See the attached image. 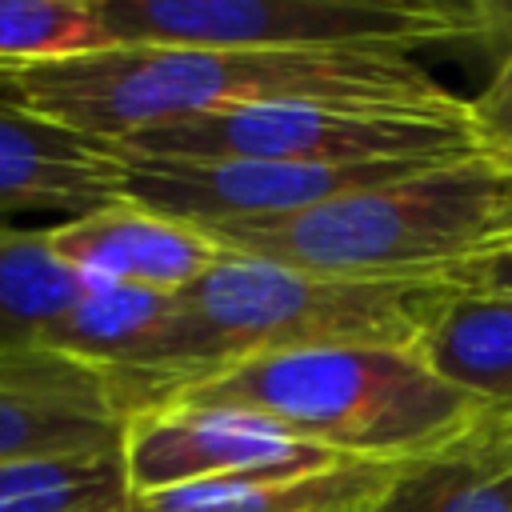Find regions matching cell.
<instances>
[{
  "mask_svg": "<svg viewBox=\"0 0 512 512\" xmlns=\"http://www.w3.org/2000/svg\"><path fill=\"white\" fill-rule=\"evenodd\" d=\"M504 244H512V180H508V236H504ZM500 244V248H504Z\"/></svg>",
  "mask_w": 512,
  "mask_h": 512,
  "instance_id": "21",
  "label": "cell"
},
{
  "mask_svg": "<svg viewBox=\"0 0 512 512\" xmlns=\"http://www.w3.org/2000/svg\"><path fill=\"white\" fill-rule=\"evenodd\" d=\"M468 16H472L468 40L496 52V60L512 56V0H476L468 4Z\"/></svg>",
  "mask_w": 512,
  "mask_h": 512,
  "instance_id": "20",
  "label": "cell"
},
{
  "mask_svg": "<svg viewBox=\"0 0 512 512\" xmlns=\"http://www.w3.org/2000/svg\"><path fill=\"white\" fill-rule=\"evenodd\" d=\"M120 460L132 496H152L192 480L288 476L352 464L248 408L152 400L120 424Z\"/></svg>",
  "mask_w": 512,
  "mask_h": 512,
  "instance_id": "7",
  "label": "cell"
},
{
  "mask_svg": "<svg viewBox=\"0 0 512 512\" xmlns=\"http://www.w3.org/2000/svg\"><path fill=\"white\" fill-rule=\"evenodd\" d=\"M112 44L404 52L472 36L468 4L444 0H92Z\"/></svg>",
  "mask_w": 512,
  "mask_h": 512,
  "instance_id": "5",
  "label": "cell"
},
{
  "mask_svg": "<svg viewBox=\"0 0 512 512\" xmlns=\"http://www.w3.org/2000/svg\"><path fill=\"white\" fill-rule=\"evenodd\" d=\"M228 256L364 280H452L508 236V176L460 160L312 208L204 228Z\"/></svg>",
  "mask_w": 512,
  "mask_h": 512,
  "instance_id": "3",
  "label": "cell"
},
{
  "mask_svg": "<svg viewBox=\"0 0 512 512\" xmlns=\"http://www.w3.org/2000/svg\"><path fill=\"white\" fill-rule=\"evenodd\" d=\"M112 48L92 0H0V76Z\"/></svg>",
  "mask_w": 512,
  "mask_h": 512,
  "instance_id": "17",
  "label": "cell"
},
{
  "mask_svg": "<svg viewBox=\"0 0 512 512\" xmlns=\"http://www.w3.org/2000/svg\"><path fill=\"white\" fill-rule=\"evenodd\" d=\"M160 400L248 408L352 464L436 456L472 436L492 412L480 396L444 380L420 348L388 344L240 356Z\"/></svg>",
  "mask_w": 512,
  "mask_h": 512,
  "instance_id": "2",
  "label": "cell"
},
{
  "mask_svg": "<svg viewBox=\"0 0 512 512\" xmlns=\"http://www.w3.org/2000/svg\"><path fill=\"white\" fill-rule=\"evenodd\" d=\"M88 276L72 272L44 228L0 224V360L40 352L48 328L84 296Z\"/></svg>",
  "mask_w": 512,
  "mask_h": 512,
  "instance_id": "15",
  "label": "cell"
},
{
  "mask_svg": "<svg viewBox=\"0 0 512 512\" xmlns=\"http://www.w3.org/2000/svg\"><path fill=\"white\" fill-rule=\"evenodd\" d=\"M400 464H336L288 476L192 480L136 496V512H364Z\"/></svg>",
  "mask_w": 512,
  "mask_h": 512,
  "instance_id": "13",
  "label": "cell"
},
{
  "mask_svg": "<svg viewBox=\"0 0 512 512\" xmlns=\"http://www.w3.org/2000/svg\"><path fill=\"white\" fill-rule=\"evenodd\" d=\"M164 160H276V164H460L476 160L472 116L336 104H256L184 116L116 144Z\"/></svg>",
  "mask_w": 512,
  "mask_h": 512,
  "instance_id": "6",
  "label": "cell"
},
{
  "mask_svg": "<svg viewBox=\"0 0 512 512\" xmlns=\"http://www.w3.org/2000/svg\"><path fill=\"white\" fill-rule=\"evenodd\" d=\"M44 236L72 272L152 292H184L228 256L200 224L152 212L124 196L48 224Z\"/></svg>",
  "mask_w": 512,
  "mask_h": 512,
  "instance_id": "10",
  "label": "cell"
},
{
  "mask_svg": "<svg viewBox=\"0 0 512 512\" xmlns=\"http://www.w3.org/2000/svg\"><path fill=\"white\" fill-rule=\"evenodd\" d=\"M0 512H136L120 444L4 460Z\"/></svg>",
  "mask_w": 512,
  "mask_h": 512,
  "instance_id": "16",
  "label": "cell"
},
{
  "mask_svg": "<svg viewBox=\"0 0 512 512\" xmlns=\"http://www.w3.org/2000/svg\"><path fill=\"white\" fill-rule=\"evenodd\" d=\"M12 88L36 112L108 144L184 116L256 104H336L396 112L468 108L464 96H456L404 52L112 44L92 56L16 72Z\"/></svg>",
  "mask_w": 512,
  "mask_h": 512,
  "instance_id": "1",
  "label": "cell"
},
{
  "mask_svg": "<svg viewBox=\"0 0 512 512\" xmlns=\"http://www.w3.org/2000/svg\"><path fill=\"white\" fill-rule=\"evenodd\" d=\"M480 160L512 180V56L496 60L488 84L468 100Z\"/></svg>",
  "mask_w": 512,
  "mask_h": 512,
  "instance_id": "18",
  "label": "cell"
},
{
  "mask_svg": "<svg viewBox=\"0 0 512 512\" xmlns=\"http://www.w3.org/2000/svg\"><path fill=\"white\" fill-rule=\"evenodd\" d=\"M364 512H512V412H488L460 444L400 464Z\"/></svg>",
  "mask_w": 512,
  "mask_h": 512,
  "instance_id": "12",
  "label": "cell"
},
{
  "mask_svg": "<svg viewBox=\"0 0 512 512\" xmlns=\"http://www.w3.org/2000/svg\"><path fill=\"white\" fill-rule=\"evenodd\" d=\"M124 408L112 384L52 352L0 360V464L120 444Z\"/></svg>",
  "mask_w": 512,
  "mask_h": 512,
  "instance_id": "11",
  "label": "cell"
},
{
  "mask_svg": "<svg viewBox=\"0 0 512 512\" xmlns=\"http://www.w3.org/2000/svg\"><path fill=\"white\" fill-rule=\"evenodd\" d=\"M452 296V280L324 276L244 256H224L184 288L224 364L260 352L344 344L420 348Z\"/></svg>",
  "mask_w": 512,
  "mask_h": 512,
  "instance_id": "4",
  "label": "cell"
},
{
  "mask_svg": "<svg viewBox=\"0 0 512 512\" xmlns=\"http://www.w3.org/2000/svg\"><path fill=\"white\" fill-rule=\"evenodd\" d=\"M124 196V156L108 140L36 112L12 76H0V216H84Z\"/></svg>",
  "mask_w": 512,
  "mask_h": 512,
  "instance_id": "9",
  "label": "cell"
},
{
  "mask_svg": "<svg viewBox=\"0 0 512 512\" xmlns=\"http://www.w3.org/2000/svg\"><path fill=\"white\" fill-rule=\"evenodd\" d=\"M424 360L496 412H512V296L460 292L420 344Z\"/></svg>",
  "mask_w": 512,
  "mask_h": 512,
  "instance_id": "14",
  "label": "cell"
},
{
  "mask_svg": "<svg viewBox=\"0 0 512 512\" xmlns=\"http://www.w3.org/2000/svg\"><path fill=\"white\" fill-rule=\"evenodd\" d=\"M460 292H480V296H512V244L492 248L488 256L472 260L452 276Z\"/></svg>",
  "mask_w": 512,
  "mask_h": 512,
  "instance_id": "19",
  "label": "cell"
},
{
  "mask_svg": "<svg viewBox=\"0 0 512 512\" xmlns=\"http://www.w3.org/2000/svg\"><path fill=\"white\" fill-rule=\"evenodd\" d=\"M120 156H124V200L200 228L288 216L320 200L344 196L352 188L420 172L416 164L320 168V164H276V160H164V156H128V152Z\"/></svg>",
  "mask_w": 512,
  "mask_h": 512,
  "instance_id": "8",
  "label": "cell"
}]
</instances>
